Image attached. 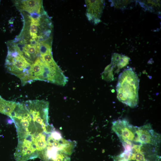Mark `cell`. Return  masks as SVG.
Instances as JSON below:
<instances>
[{
    "instance_id": "cell-9",
    "label": "cell",
    "mask_w": 161,
    "mask_h": 161,
    "mask_svg": "<svg viewBox=\"0 0 161 161\" xmlns=\"http://www.w3.org/2000/svg\"><path fill=\"white\" fill-rule=\"evenodd\" d=\"M85 2L89 20L95 24L99 22L104 6L103 1L86 0Z\"/></svg>"
},
{
    "instance_id": "cell-4",
    "label": "cell",
    "mask_w": 161,
    "mask_h": 161,
    "mask_svg": "<svg viewBox=\"0 0 161 161\" xmlns=\"http://www.w3.org/2000/svg\"><path fill=\"white\" fill-rule=\"evenodd\" d=\"M139 79L134 69L129 68L119 75L116 86L117 97L131 108L136 107L139 101Z\"/></svg>"
},
{
    "instance_id": "cell-8",
    "label": "cell",
    "mask_w": 161,
    "mask_h": 161,
    "mask_svg": "<svg viewBox=\"0 0 161 161\" xmlns=\"http://www.w3.org/2000/svg\"><path fill=\"white\" fill-rule=\"evenodd\" d=\"M137 134L138 141L142 144L156 147L160 143V135L153 129L149 124L138 127Z\"/></svg>"
},
{
    "instance_id": "cell-2",
    "label": "cell",
    "mask_w": 161,
    "mask_h": 161,
    "mask_svg": "<svg viewBox=\"0 0 161 161\" xmlns=\"http://www.w3.org/2000/svg\"><path fill=\"white\" fill-rule=\"evenodd\" d=\"M24 26L19 35L15 39L22 44L37 46L41 44H51L52 23L45 11L28 13L21 11Z\"/></svg>"
},
{
    "instance_id": "cell-6",
    "label": "cell",
    "mask_w": 161,
    "mask_h": 161,
    "mask_svg": "<svg viewBox=\"0 0 161 161\" xmlns=\"http://www.w3.org/2000/svg\"><path fill=\"white\" fill-rule=\"evenodd\" d=\"M30 72L34 81H44L64 86L68 81L56 62L47 63L43 62L40 58H37L32 64Z\"/></svg>"
},
{
    "instance_id": "cell-1",
    "label": "cell",
    "mask_w": 161,
    "mask_h": 161,
    "mask_svg": "<svg viewBox=\"0 0 161 161\" xmlns=\"http://www.w3.org/2000/svg\"><path fill=\"white\" fill-rule=\"evenodd\" d=\"M49 103L44 100L17 103L9 117L16 128L18 144L14 154L16 161L38 157L47 146L48 137L54 129L49 123Z\"/></svg>"
},
{
    "instance_id": "cell-3",
    "label": "cell",
    "mask_w": 161,
    "mask_h": 161,
    "mask_svg": "<svg viewBox=\"0 0 161 161\" xmlns=\"http://www.w3.org/2000/svg\"><path fill=\"white\" fill-rule=\"evenodd\" d=\"M76 142L64 138L57 131L49 136L46 148L40 159L43 161H70Z\"/></svg>"
},
{
    "instance_id": "cell-10",
    "label": "cell",
    "mask_w": 161,
    "mask_h": 161,
    "mask_svg": "<svg viewBox=\"0 0 161 161\" xmlns=\"http://www.w3.org/2000/svg\"><path fill=\"white\" fill-rule=\"evenodd\" d=\"M14 4L20 11L31 13L40 11L44 10L42 1L38 0L15 1Z\"/></svg>"
},
{
    "instance_id": "cell-12",
    "label": "cell",
    "mask_w": 161,
    "mask_h": 161,
    "mask_svg": "<svg viewBox=\"0 0 161 161\" xmlns=\"http://www.w3.org/2000/svg\"><path fill=\"white\" fill-rule=\"evenodd\" d=\"M129 58L128 57L116 53H114L112 58V65L121 68L129 63Z\"/></svg>"
},
{
    "instance_id": "cell-5",
    "label": "cell",
    "mask_w": 161,
    "mask_h": 161,
    "mask_svg": "<svg viewBox=\"0 0 161 161\" xmlns=\"http://www.w3.org/2000/svg\"><path fill=\"white\" fill-rule=\"evenodd\" d=\"M8 53L5 64L8 72L19 78L22 85L32 83L31 64L16 47L7 42Z\"/></svg>"
},
{
    "instance_id": "cell-7",
    "label": "cell",
    "mask_w": 161,
    "mask_h": 161,
    "mask_svg": "<svg viewBox=\"0 0 161 161\" xmlns=\"http://www.w3.org/2000/svg\"><path fill=\"white\" fill-rule=\"evenodd\" d=\"M137 128L138 127L133 126L125 120H118L112 123V130L120 141L130 142L133 146L142 145L138 139Z\"/></svg>"
},
{
    "instance_id": "cell-11",
    "label": "cell",
    "mask_w": 161,
    "mask_h": 161,
    "mask_svg": "<svg viewBox=\"0 0 161 161\" xmlns=\"http://www.w3.org/2000/svg\"><path fill=\"white\" fill-rule=\"evenodd\" d=\"M16 103L15 102L6 100L0 95V113L9 117Z\"/></svg>"
}]
</instances>
